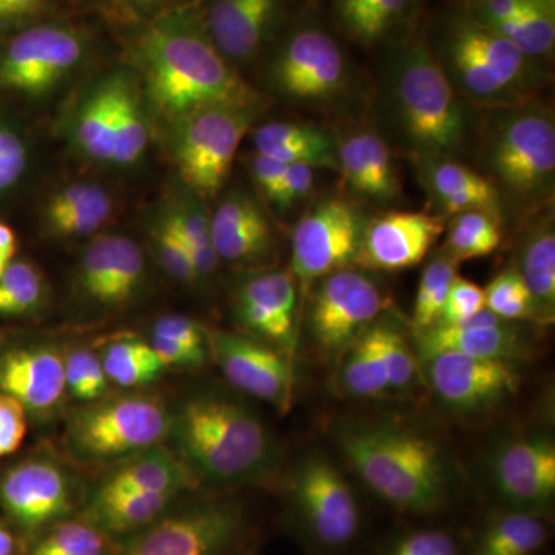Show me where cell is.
Wrapping results in <instances>:
<instances>
[{
  "instance_id": "277c9868",
  "label": "cell",
  "mask_w": 555,
  "mask_h": 555,
  "mask_svg": "<svg viewBox=\"0 0 555 555\" xmlns=\"http://www.w3.org/2000/svg\"><path fill=\"white\" fill-rule=\"evenodd\" d=\"M427 46L456 93L474 108L488 112L524 104L546 83L542 61L488 30L463 9L437 22Z\"/></svg>"
},
{
  "instance_id": "ffe728a7",
  "label": "cell",
  "mask_w": 555,
  "mask_h": 555,
  "mask_svg": "<svg viewBox=\"0 0 555 555\" xmlns=\"http://www.w3.org/2000/svg\"><path fill=\"white\" fill-rule=\"evenodd\" d=\"M0 505L27 531L67 516L73 505L67 474L50 460H27L0 478Z\"/></svg>"
},
{
  "instance_id": "7402d4cb",
  "label": "cell",
  "mask_w": 555,
  "mask_h": 555,
  "mask_svg": "<svg viewBox=\"0 0 555 555\" xmlns=\"http://www.w3.org/2000/svg\"><path fill=\"white\" fill-rule=\"evenodd\" d=\"M144 273V255L134 241L104 235L83 251L79 287L90 301L105 308H119L137 295Z\"/></svg>"
},
{
  "instance_id": "5bb4252c",
  "label": "cell",
  "mask_w": 555,
  "mask_h": 555,
  "mask_svg": "<svg viewBox=\"0 0 555 555\" xmlns=\"http://www.w3.org/2000/svg\"><path fill=\"white\" fill-rule=\"evenodd\" d=\"M243 528L240 505L206 503L145 526L119 555H224Z\"/></svg>"
},
{
  "instance_id": "8992f818",
  "label": "cell",
  "mask_w": 555,
  "mask_h": 555,
  "mask_svg": "<svg viewBox=\"0 0 555 555\" xmlns=\"http://www.w3.org/2000/svg\"><path fill=\"white\" fill-rule=\"evenodd\" d=\"M185 465L214 485L254 480L272 460V438L258 415L229 398H190L171 422Z\"/></svg>"
},
{
  "instance_id": "836d02e7",
  "label": "cell",
  "mask_w": 555,
  "mask_h": 555,
  "mask_svg": "<svg viewBox=\"0 0 555 555\" xmlns=\"http://www.w3.org/2000/svg\"><path fill=\"white\" fill-rule=\"evenodd\" d=\"M547 535L543 516L509 509L486 521L469 555H535L546 545Z\"/></svg>"
},
{
  "instance_id": "6da1fadb",
  "label": "cell",
  "mask_w": 555,
  "mask_h": 555,
  "mask_svg": "<svg viewBox=\"0 0 555 555\" xmlns=\"http://www.w3.org/2000/svg\"><path fill=\"white\" fill-rule=\"evenodd\" d=\"M474 109L449 82L426 39L396 40L377 96V131L390 150L412 160L456 159L477 142Z\"/></svg>"
},
{
  "instance_id": "ab89813d",
  "label": "cell",
  "mask_w": 555,
  "mask_h": 555,
  "mask_svg": "<svg viewBox=\"0 0 555 555\" xmlns=\"http://www.w3.org/2000/svg\"><path fill=\"white\" fill-rule=\"evenodd\" d=\"M101 360L108 382L127 389L155 382L166 369L153 347L139 339L112 343Z\"/></svg>"
},
{
  "instance_id": "8fae6325",
  "label": "cell",
  "mask_w": 555,
  "mask_h": 555,
  "mask_svg": "<svg viewBox=\"0 0 555 555\" xmlns=\"http://www.w3.org/2000/svg\"><path fill=\"white\" fill-rule=\"evenodd\" d=\"M389 306L377 281L356 268L317 281L310 297L308 326L318 350L341 358Z\"/></svg>"
},
{
  "instance_id": "11a10c76",
  "label": "cell",
  "mask_w": 555,
  "mask_h": 555,
  "mask_svg": "<svg viewBox=\"0 0 555 555\" xmlns=\"http://www.w3.org/2000/svg\"><path fill=\"white\" fill-rule=\"evenodd\" d=\"M153 334L175 339L193 349L208 350L207 332L201 324L185 315H166L159 318Z\"/></svg>"
},
{
  "instance_id": "f907efd6",
  "label": "cell",
  "mask_w": 555,
  "mask_h": 555,
  "mask_svg": "<svg viewBox=\"0 0 555 555\" xmlns=\"http://www.w3.org/2000/svg\"><path fill=\"white\" fill-rule=\"evenodd\" d=\"M155 244L160 262L171 278L182 283L198 280L199 275L190 258L188 247L164 221H160L158 229L155 230Z\"/></svg>"
},
{
  "instance_id": "4dcf8cb0",
  "label": "cell",
  "mask_w": 555,
  "mask_h": 555,
  "mask_svg": "<svg viewBox=\"0 0 555 555\" xmlns=\"http://www.w3.org/2000/svg\"><path fill=\"white\" fill-rule=\"evenodd\" d=\"M196 480L195 474L185 465L184 460L178 459L164 448H152L141 452L137 459H131L118 467L101 486L96 495L159 494V492H179L189 488Z\"/></svg>"
},
{
  "instance_id": "91938a15",
  "label": "cell",
  "mask_w": 555,
  "mask_h": 555,
  "mask_svg": "<svg viewBox=\"0 0 555 555\" xmlns=\"http://www.w3.org/2000/svg\"><path fill=\"white\" fill-rule=\"evenodd\" d=\"M16 254V236L9 225L0 222V273L9 268Z\"/></svg>"
},
{
  "instance_id": "7c38bea8",
  "label": "cell",
  "mask_w": 555,
  "mask_h": 555,
  "mask_svg": "<svg viewBox=\"0 0 555 555\" xmlns=\"http://www.w3.org/2000/svg\"><path fill=\"white\" fill-rule=\"evenodd\" d=\"M367 218L352 201H318L292 233V275L308 287L338 270L357 268Z\"/></svg>"
},
{
  "instance_id": "30bf717a",
  "label": "cell",
  "mask_w": 555,
  "mask_h": 555,
  "mask_svg": "<svg viewBox=\"0 0 555 555\" xmlns=\"http://www.w3.org/2000/svg\"><path fill=\"white\" fill-rule=\"evenodd\" d=\"M255 115L257 108L211 107L178 120L175 159L185 184L201 198H214L224 188Z\"/></svg>"
},
{
  "instance_id": "d6a6232c",
  "label": "cell",
  "mask_w": 555,
  "mask_h": 555,
  "mask_svg": "<svg viewBox=\"0 0 555 555\" xmlns=\"http://www.w3.org/2000/svg\"><path fill=\"white\" fill-rule=\"evenodd\" d=\"M415 5L416 0H334V16L343 35L374 47L403 30Z\"/></svg>"
},
{
  "instance_id": "603a6c76",
  "label": "cell",
  "mask_w": 555,
  "mask_h": 555,
  "mask_svg": "<svg viewBox=\"0 0 555 555\" xmlns=\"http://www.w3.org/2000/svg\"><path fill=\"white\" fill-rule=\"evenodd\" d=\"M418 358L452 352L462 356L511 361L524 358L528 345L513 321L502 320L483 309L465 323L434 326L416 334Z\"/></svg>"
},
{
  "instance_id": "2e32d148",
  "label": "cell",
  "mask_w": 555,
  "mask_h": 555,
  "mask_svg": "<svg viewBox=\"0 0 555 555\" xmlns=\"http://www.w3.org/2000/svg\"><path fill=\"white\" fill-rule=\"evenodd\" d=\"M208 353L241 392L287 412L294 398L292 360L275 347L246 334L206 328Z\"/></svg>"
},
{
  "instance_id": "74e56055",
  "label": "cell",
  "mask_w": 555,
  "mask_h": 555,
  "mask_svg": "<svg viewBox=\"0 0 555 555\" xmlns=\"http://www.w3.org/2000/svg\"><path fill=\"white\" fill-rule=\"evenodd\" d=\"M441 251L456 262L494 254L503 240L502 215L486 210H467L448 218Z\"/></svg>"
},
{
  "instance_id": "f35d334b",
  "label": "cell",
  "mask_w": 555,
  "mask_h": 555,
  "mask_svg": "<svg viewBox=\"0 0 555 555\" xmlns=\"http://www.w3.org/2000/svg\"><path fill=\"white\" fill-rule=\"evenodd\" d=\"M115 76V164L129 166L147 149L149 131L141 104L129 76Z\"/></svg>"
},
{
  "instance_id": "1f68e13d",
  "label": "cell",
  "mask_w": 555,
  "mask_h": 555,
  "mask_svg": "<svg viewBox=\"0 0 555 555\" xmlns=\"http://www.w3.org/2000/svg\"><path fill=\"white\" fill-rule=\"evenodd\" d=\"M112 211V198L101 185L76 182L54 193L46 207V224L51 235L79 238L98 232Z\"/></svg>"
},
{
  "instance_id": "9f6ffc18",
  "label": "cell",
  "mask_w": 555,
  "mask_h": 555,
  "mask_svg": "<svg viewBox=\"0 0 555 555\" xmlns=\"http://www.w3.org/2000/svg\"><path fill=\"white\" fill-rule=\"evenodd\" d=\"M150 346L166 367H199L206 364L208 358V350L193 349L158 334H153Z\"/></svg>"
},
{
  "instance_id": "52a82bcc",
  "label": "cell",
  "mask_w": 555,
  "mask_h": 555,
  "mask_svg": "<svg viewBox=\"0 0 555 555\" xmlns=\"http://www.w3.org/2000/svg\"><path fill=\"white\" fill-rule=\"evenodd\" d=\"M171 416L158 397L131 393L91 401L69 418V448L87 460L118 459L159 447L169 436Z\"/></svg>"
},
{
  "instance_id": "94428289",
  "label": "cell",
  "mask_w": 555,
  "mask_h": 555,
  "mask_svg": "<svg viewBox=\"0 0 555 555\" xmlns=\"http://www.w3.org/2000/svg\"><path fill=\"white\" fill-rule=\"evenodd\" d=\"M112 2L119 3L122 7H130V9L134 10H150L164 5V3H169L171 0H112Z\"/></svg>"
},
{
  "instance_id": "d590c367",
  "label": "cell",
  "mask_w": 555,
  "mask_h": 555,
  "mask_svg": "<svg viewBox=\"0 0 555 555\" xmlns=\"http://www.w3.org/2000/svg\"><path fill=\"white\" fill-rule=\"evenodd\" d=\"M375 323L341 357L339 385L347 396L361 400H375L390 392Z\"/></svg>"
},
{
  "instance_id": "ba28073f",
  "label": "cell",
  "mask_w": 555,
  "mask_h": 555,
  "mask_svg": "<svg viewBox=\"0 0 555 555\" xmlns=\"http://www.w3.org/2000/svg\"><path fill=\"white\" fill-rule=\"evenodd\" d=\"M349 61L337 38L317 20L299 22L273 54L269 79L273 89L295 104L337 102L349 89Z\"/></svg>"
},
{
  "instance_id": "60d3db41",
  "label": "cell",
  "mask_w": 555,
  "mask_h": 555,
  "mask_svg": "<svg viewBox=\"0 0 555 555\" xmlns=\"http://www.w3.org/2000/svg\"><path fill=\"white\" fill-rule=\"evenodd\" d=\"M456 270L459 262L441 250L427 262L420 276L412 313L415 334L436 326L452 283L459 276Z\"/></svg>"
},
{
  "instance_id": "e0dca14e",
  "label": "cell",
  "mask_w": 555,
  "mask_h": 555,
  "mask_svg": "<svg viewBox=\"0 0 555 555\" xmlns=\"http://www.w3.org/2000/svg\"><path fill=\"white\" fill-rule=\"evenodd\" d=\"M492 478L511 509L545 516L555 499V447L546 436L513 438L496 449Z\"/></svg>"
},
{
  "instance_id": "ee69618b",
  "label": "cell",
  "mask_w": 555,
  "mask_h": 555,
  "mask_svg": "<svg viewBox=\"0 0 555 555\" xmlns=\"http://www.w3.org/2000/svg\"><path fill=\"white\" fill-rule=\"evenodd\" d=\"M42 275L35 266L11 261L0 273V315L20 317L39 308L43 299Z\"/></svg>"
},
{
  "instance_id": "f1b7e54d",
  "label": "cell",
  "mask_w": 555,
  "mask_h": 555,
  "mask_svg": "<svg viewBox=\"0 0 555 555\" xmlns=\"http://www.w3.org/2000/svg\"><path fill=\"white\" fill-rule=\"evenodd\" d=\"M255 152L278 163L338 171L335 134L310 124H264L254 131Z\"/></svg>"
},
{
  "instance_id": "db71d44e",
  "label": "cell",
  "mask_w": 555,
  "mask_h": 555,
  "mask_svg": "<svg viewBox=\"0 0 555 555\" xmlns=\"http://www.w3.org/2000/svg\"><path fill=\"white\" fill-rule=\"evenodd\" d=\"M315 171L317 169L305 164L287 166L286 177L273 204L284 211L308 198L315 185Z\"/></svg>"
},
{
  "instance_id": "d4e9b609",
  "label": "cell",
  "mask_w": 555,
  "mask_h": 555,
  "mask_svg": "<svg viewBox=\"0 0 555 555\" xmlns=\"http://www.w3.org/2000/svg\"><path fill=\"white\" fill-rule=\"evenodd\" d=\"M338 171L347 188L360 198L375 204H390L400 198L392 150L377 130L358 129L335 134Z\"/></svg>"
},
{
  "instance_id": "816d5d0a",
  "label": "cell",
  "mask_w": 555,
  "mask_h": 555,
  "mask_svg": "<svg viewBox=\"0 0 555 555\" xmlns=\"http://www.w3.org/2000/svg\"><path fill=\"white\" fill-rule=\"evenodd\" d=\"M28 164L24 139L5 124L0 122V193L16 185Z\"/></svg>"
},
{
  "instance_id": "6f0895ef",
  "label": "cell",
  "mask_w": 555,
  "mask_h": 555,
  "mask_svg": "<svg viewBox=\"0 0 555 555\" xmlns=\"http://www.w3.org/2000/svg\"><path fill=\"white\" fill-rule=\"evenodd\" d=\"M286 164L278 163V160L258 155V153L255 155L254 163H251V173H254L258 189L261 190L262 195L270 203H275L284 177H286Z\"/></svg>"
},
{
  "instance_id": "ac0fdd59",
  "label": "cell",
  "mask_w": 555,
  "mask_h": 555,
  "mask_svg": "<svg viewBox=\"0 0 555 555\" xmlns=\"http://www.w3.org/2000/svg\"><path fill=\"white\" fill-rule=\"evenodd\" d=\"M236 317L247 335L292 360L298 343V283L287 270H269L244 281Z\"/></svg>"
},
{
  "instance_id": "9a60e30c",
  "label": "cell",
  "mask_w": 555,
  "mask_h": 555,
  "mask_svg": "<svg viewBox=\"0 0 555 555\" xmlns=\"http://www.w3.org/2000/svg\"><path fill=\"white\" fill-rule=\"evenodd\" d=\"M441 403L459 414H480L516 396L520 377L506 361L441 352L420 358Z\"/></svg>"
},
{
  "instance_id": "e575fe53",
  "label": "cell",
  "mask_w": 555,
  "mask_h": 555,
  "mask_svg": "<svg viewBox=\"0 0 555 555\" xmlns=\"http://www.w3.org/2000/svg\"><path fill=\"white\" fill-rule=\"evenodd\" d=\"M115 76H109L80 105L75 126L79 149L98 163L115 164Z\"/></svg>"
},
{
  "instance_id": "c3c4849f",
  "label": "cell",
  "mask_w": 555,
  "mask_h": 555,
  "mask_svg": "<svg viewBox=\"0 0 555 555\" xmlns=\"http://www.w3.org/2000/svg\"><path fill=\"white\" fill-rule=\"evenodd\" d=\"M378 555H463L456 537L447 529L423 528L387 540Z\"/></svg>"
},
{
  "instance_id": "bcb514c9",
  "label": "cell",
  "mask_w": 555,
  "mask_h": 555,
  "mask_svg": "<svg viewBox=\"0 0 555 555\" xmlns=\"http://www.w3.org/2000/svg\"><path fill=\"white\" fill-rule=\"evenodd\" d=\"M378 346L385 361L390 392H403L414 385L418 364L404 335L387 321H377Z\"/></svg>"
},
{
  "instance_id": "7bdbcfd3",
  "label": "cell",
  "mask_w": 555,
  "mask_h": 555,
  "mask_svg": "<svg viewBox=\"0 0 555 555\" xmlns=\"http://www.w3.org/2000/svg\"><path fill=\"white\" fill-rule=\"evenodd\" d=\"M486 309L506 321H540L531 292L516 269L500 272L485 288Z\"/></svg>"
},
{
  "instance_id": "680465c9",
  "label": "cell",
  "mask_w": 555,
  "mask_h": 555,
  "mask_svg": "<svg viewBox=\"0 0 555 555\" xmlns=\"http://www.w3.org/2000/svg\"><path fill=\"white\" fill-rule=\"evenodd\" d=\"M47 0H0V35L35 17Z\"/></svg>"
},
{
  "instance_id": "3957f363",
  "label": "cell",
  "mask_w": 555,
  "mask_h": 555,
  "mask_svg": "<svg viewBox=\"0 0 555 555\" xmlns=\"http://www.w3.org/2000/svg\"><path fill=\"white\" fill-rule=\"evenodd\" d=\"M338 448L358 477L387 505L429 516L448 506L447 460L433 438L385 423L339 427Z\"/></svg>"
},
{
  "instance_id": "b9f144b4",
  "label": "cell",
  "mask_w": 555,
  "mask_h": 555,
  "mask_svg": "<svg viewBox=\"0 0 555 555\" xmlns=\"http://www.w3.org/2000/svg\"><path fill=\"white\" fill-rule=\"evenodd\" d=\"M188 247L190 258L199 278L211 275L218 268L210 235V218L195 207H179L163 219Z\"/></svg>"
},
{
  "instance_id": "5b68a950",
  "label": "cell",
  "mask_w": 555,
  "mask_h": 555,
  "mask_svg": "<svg viewBox=\"0 0 555 555\" xmlns=\"http://www.w3.org/2000/svg\"><path fill=\"white\" fill-rule=\"evenodd\" d=\"M478 129L485 177L502 198L525 217L553 208L555 192V120L539 102L488 109Z\"/></svg>"
},
{
  "instance_id": "681fc988",
  "label": "cell",
  "mask_w": 555,
  "mask_h": 555,
  "mask_svg": "<svg viewBox=\"0 0 555 555\" xmlns=\"http://www.w3.org/2000/svg\"><path fill=\"white\" fill-rule=\"evenodd\" d=\"M483 309H486L485 288L466 278L456 276L436 326H454V324L465 323Z\"/></svg>"
},
{
  "instance_id": "44dd1931",
  "label": "cell",
  "mask_w": 555,
  "mask_h": 555,
  "mask_svg": "<svg viewBox=\"0 0 555 555\" xmlns=\"http://www.w3.org/2000/svg\"><path fill=\"white\" fill-rule=\"evenodd\" d=\"M287 5L288 0H211L201 21L214 46L236 67L269 42Z\"/></svg>"
},
{
  "instance_id": "83f0119b",
  "label": "cell",
  "mask_w": 555,
  "mask_h": 555,
  "mask_svg": "<svg viewBox=\"0 0 555 555\" xmlns=\"http://www.w3.org/2000/svg\"><path fill=\"white\" fill-rule=\"evenodd\" d=\"M210 235L219 261L250 264L268 257L273 232L259 204L246 193H232L210 217Z\"/></svg>"
},
{
  "instance_id": "9c48e42d",
  "label": "cell",
  "mask_w": 555,
  "mask_h": 555,
  "mask_svg": "<svg viewBox=\"0 0 555 555\" xmlns=\"http://www.w3.org/2000/svg\"><path fill=\"white\" fill-rule=\"evenodd\" d=\"M292 506L302 534L321 553H341L360 535L363 514L356 492L324 456H309L299 465Z\"/></svg>"
},
{
  "instance_id": "7dc6e473",
  "label": "cell",
  "mask_w": 555,
  "mask_h": 555,
  "mask_svg": "<svg viewBox=\"0 0 555 555\" xmlns=\"http://www.w3.org/2000/svg\"><path fill=\"white\" fill-rule=\"evenodd\" d=\"M64 361L65 383L73 397L91 403L105 396L109 382L96 353L89 349H76Z\"/></svg>"
},
{
  "instance_id": "cb8c5ba5",
  "label": "cell",
  "mask_w": 555,
  "mask_h": 555,
  "mask_svg": "<svg viewBox=\"0 0 555 555\" xmlns=\"http://www.w3.org/2000/svg\"><path fill=\"white\" fill-rule=\"evenodd\" d=\"M462 9L478 24L516 43L534 60L543 62L553 56V0H463Z\"/></svg>"
},
{
  "instance_id": "4316f807",
  "label": "cell",
  "mask_w": 555,
  "mask_h": 555,
  "mask_svg": "<svg viewBox=\"0 0 555 555\" xmlns=\"http://www.w3.org/2000/svg\"><path fill=\"white\" fill-rule=\"evenodd\" d=\"M414 163L420 184L440 217L448 219L467 210L502 215V198L480 171L452 158H423Z\"/></svg>"
},
{
  "instance_id": "be15d7a7",
  "label": "cell",
  "mask_w": 555,
  "mask_h": 555,
  "mask_svg": "<svg viewBox=\"0 0 555 555\" xmlns=\"http://www.w3.org/2000/svg\"><path fill=\"white\" fill-rule=\"evenodd\" d=\"M553 2H555V0H553Z\"/></svg>"
},
{
  "instance_id": "f5cc1de1",
  "label": "cell",
  "mask_w": 555,
  "mask_h": 555,
  "mask_svg": "<svg viewBox=\"0 0 555 555\" xmlns=\"http://www.w3.org/2000/svg\"><path fill=\"white\" fill-rule=\"evenodd\" d=\"M16 398L0 392V456L13 454L27 436V414Z\"/></svg>"
},
{
  "instance_id": "f546056e",
  "label": "cell",
  "mask_w": 555,
  "mask_h": 555,
  "mask_svg": "<svg viewBox=\"0 0 555 555\" xmlns=\"http://www.w3.org/2000/svg\"><path fill=\"white\" fill-rule=\"evenodd\" d=\"M531 292L540 321L555 315V225L553 210L535 215L518 243L514 262Z\"/></svg>"
},
{
  "instance_id": "8d00e7d4",
  "label": "cell",
  "mask_w": 555,
  "mask_h": 555,
  "mask_svg": "<svg viewBox=\"0 0 555 555\" xmlns=\"http://www.w3.org/2000/svg\"><path fill=\"white\" fill-rule=\"evenodd\" d=\"M177 495V492L96 495L91 505V518H93V525L101 531L113 532V534L138 531L158 520L160 513Z\"/></svg>"
},
{
  "instance_id": "f6af8a7d",
  "label": "cell",
  "mask_w": 555,
  "mask_h": 555,
  "mask_svg": "<svg viewBox=\"0 0 555 555\" xmlns=\"http://www.w3.org/2000/svg\"><path fill=\"white\" fill-rule=\"evenodd\" d=\"M104 532L93 524L65 521L39 540L30 555H104Z\"/></svg>"
},
{
  "instance_id": "6125c7cd",
  "label": "cell",
  "mask_w": 555,
  "mask_h": 555,
  "mask_svg": "<svg viewBox=\"0 0 555 555\" xmlns=\"http://www.w3.org/2000/svg\"><path fill=\"white\" fill-rule=\"evenodd\" d=\"M14 537L9 529L0 524V555H13Z\"/></svg>"
},
{
  "instance_id": "d6986e66",
  "label": "cell",
  "mask_w": 555,
  "mask_h": 555,
  "mask_svg": "<svg viewBox=\"0 0 555 555\" xmlns=\"http://www.w3.org/2000/svg\"><path fill=\"white\" fill-rule=\"evenodd\" d=\"M447 229V219L429 211H385L367 219L357 266L369 270L411 269L423 262Z\"/></svg>"
},
{
  "instance_id": "7a4b0ae2",
  "label": "cell",
  "mask_w": 555,
  "mask_h": 555,
  "mask_svg": "<svg viewBox=\"0 0 555 555\" xmlns=\"http://www.w3.org/2000/svg\"><path fill=\"white\" fill-rule=\"evenodd\" d=\"M134 54L153 107L177 122L199 109H258L261 104V96L222 56L192 11L156 16L139 33Z\"/></svg>"
},
{
  "instance_id": "484cf974",
  "label": "cell",
  "mask_w": 555,
  "mask_h": 555,
  "mask_svg": "<svg viewBox=\"0 0 555 555\" xmlns=\"http://www.w3.org/2000/svg\"><path fill=\"white\" fill-rule=\"evenodd\" d=\"M65 390V361L51 347H17L0 356V392L16 398L25 411H51Z\"/></svg>"
},
{
  "instance_id": "4fadbf2b",
  "label": "cell",
  "mask_w": 555,
  "mask_h": 555,
  "mask_svg": "<svg viewBox=\"0 0 555 555\" xmlns=\"http://www.w3.org/2000/svg\"><path fill=\"white\" fill-rule=\"evenodd\" d=\"M86 50V36L72 25L24 28L0 51V89L46 93L78 67Z\"/></svg>"
}]
</instances>
